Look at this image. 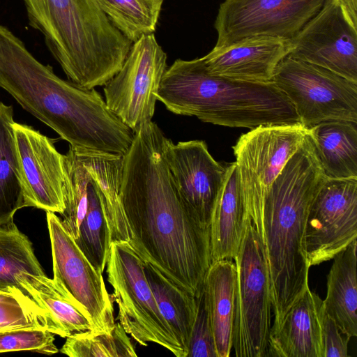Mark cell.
<instances>
[{
	"label": "cell",
	"mask_w": 357,
	"mask_h": 357,
	"mask_svg": "<svg viewBox=\"0 0 357 357\" xmlns=\"http://www.w3.org/2000/svg\"><path fill=\"white\" fill-rule=\"evenodd\" d=\"M153 121L135 132L123 155L120 194L130 245L145 263L198 298L211 264L209 227L178 194Z\"/></svg>",
	"instance_id": "cell-1"
},
{
	"label": "cell",
	"mask_w": 357,
	"mask_h": 357,
	"mask_svg": "<svg viewBox=\"0 0 357 357\" xmlns=\"http://www.w3.org/2000/svg\"><path fill=\"white\" fill-rule=\"evenodd\" d=\"M0 88L75 149L123 155L132 144L134 132L94 88L58 77L1 24Z\"/></svg>",
	"instance_id": "cell-2"
},
{
	"label": "cell",
	"mask_w": 357,
	"mask_h": 357,
	"mask_svg": "<svg viewBox=\"0 0 357 357\" xmlns=\"http://www.w3.org/2000/svg\"><path fill=\"white\" fill-rule=\"evenodd\" d=\"M326 177L307 131L265 197L261 238L274 313L271 331L278 328L289 308L309 287L307 221Z\"/></svg>",
	"instance_id": "cell-3"
},
{
	"label": "cell",
	"mask_w": 357,
	"mask_h": 357,
	"mask_svg": "<svg viewBox=\"0 0 357 357\" xmlns=\"http://www.w3.org/2000/svg\"><path fill=\"white\" fill-rule=\"evenodd\" d=\"M171 112L214 125L254 129L300 123L294 107L273 81L251 82L210 74L202 58L176 59L156 94Z\"/></svg>",
	"instance_id": "cell-4"
},
{
	"label": "cell",
	"mask_w": 357,
	"mask_h": 357,
	"mask_svg": "<svg viewBox=\"0 0 357 357\" xmlns=\"http://www.w3.org/2000/svg\"><path fill=\"white\" fill-rule=\"evenodd\" d=\"M29 24L68 80L86 89L104 86L121 69L132 43L96 0H23Z\"/></svg>",
	"instance_id": "cell-5"
},
{
	"label": "cell",
	"mask_w": 357,
	"mask_h": 357,
	"mask_svg": "<svg viewBox=\"0 0 357 357\" xmlns=\"http://www.w3.org/2000/svg\"><path fill=\"white\" fill-rule=\"evenodd\" d=\"M106 266L118 307L116 320L126 333L142 346L155 343L176 357H187L158 308L145 275L144 262L128 241L111 242Z\"/></svg>",
	"instance_id": "cell-6"
},
{
	"label": "cell",
	"mask_w": 357,
	"mask_h": 357,
	"mask_svg": "<svg viewBox=\"0 0 357 357\" xmlns=\"http://www.w3.org/2000/svg\"><path fill=\"white\" fill-rule=\"evenodd\" d=\"M234 260L232 347L235 356H267L272 309L269 271L264 243L249 218Z\"/></svg>",
	"instance_id": "cell-7"
},
{
	"label": "cell",
	"mask_w": 357,
	"mask_h": 357,
	"mask_svg": "<svg viewBox=\"0 0 357 357\" xmlns=\"http://www.w3.org/2000/svg\"><path fill=\"white\" fill-rule=\"evenodd\" d=\"M307 131L301 123L259 126L232 147L246 213L260 236L265 197Z\"/></svg>",
	"instance_id": "cell-8"
},
{
	"label": "cell",
	"mask_w": 357,
	"mask_h": 357,
	"mask_svg": "<svg viewBox=\"0 0 357 357\" xmlns=\"http://www.w3.org/2000/svg\"><path fill=\"white\" fill-rule=\"evenodd\" d=\"M272 81L307 128L331 120L357 123V82L289 56L278 65Z\"/></svg>",
	"instance_id": "cell-9"
},
{
	"label": "cell",
	"mask_w": 357,
	"mask_h": 357,
	"mask_svg": "<svg viewBox=\"0 0 357 357\" xmlns=\"http://www.w3.org/2000/svg\"><path fill=\"white\" fill-rule=\"evenodd\" d=\"M167 67L155 35H146L132 43L121 69L103 86L107 105L134 132L152 121Z\"/></svg>",
	"instance_id": "cell-10"
},
{
	"label": "cell",
	"mask_w": 357,
	"mask_h": 357,
	"mask_svg": "<svg viewBox=\"0 0 357 357\" xmlns=\"http://www.w3.org/2000/svg\"><path fill=\"white\" fill-rule=\"evenodd\" d=\"M327 0H225L214 26L215 47L255 37L291 40Z\"/></svg>",
	"instance_id": "cell-11"
},
{
	"label": "cell",
	"mask_w": 357,
	"mask_h": 357,
	"mask_svg": "<svg viewBox=\"0 0 357 357\" xmlns=\"http://www.w3.org/2000/svg\"><path fill=\"white\" fill-rule=\"evenodd\" d=\"M357 237V178L326 177L312 204L305 231L310 267L331 260Z\"/></svg>",
	"instance_id": "cell-12"
},
{
	"label": "cell",
	"mask_w": 357,
	"mask_h": 357,
	"mask_svg": "<svg viewBox=\"0 0 357 357\" xmlns=\"http://www.w3.org/2000/svg\"><path fill=\"white\" fill-rule=\"evenodd\" d=\"M52 247L54 278L86 309L93 331L111 333L116 325L113 297L102 273L86 258L55 213L46 211Z\"/></svg>",
	"instance_id": "cell-13"
},
{
	"label": "cell",
	"mask_w": 357,
	"mask_h": 357,
	"mask_svg": "<svg viewBox=\"0 0 357 357\" xmlns=\"http://www.w3.org/2000/svg\"><path fill=\"white\" fill-rule=\"evenodd\" d=\"M291 43L288 56L357 82V22L339 0H327Z\"/></svg>",
	"instance_id": "cell-14"
},
{
	"label": "cell",
	"mask_w": 357,
	"mask_h": 357,
	"mask_svg": "<svg viewBox=\"0 0 357 357\" xmlns=\"http://www.w3.org/2000/svg\"><path fill=\"white\" fill-rule=\"evenodd\" d=\"M26 207L60 215L63 202V154L54 140L24 123L13 125Z\"/></svg>",
	"instance_id": "cell-15"
},
{
	"label": "cell",
	"mask_w": 357,
	"mask_h": 357,
	"mask_svg": "<svg viewBox=\"0 0 357 357\" xmlns=\"http://www.w3.org/2000/svg\"><path fill=\"white\" fill-rule=\"evenodd\" d=\"M164 155L182 199L209 227L215 201L225 181L226 167L213 158L203 140L174 144L165 137Z\"/></svg>",
	"instance_id": "cell-16"
},
{
	"label": "cell",
	"mask_w": 357,
	"mask_h": 357,
	"mask_svg": "<svg viewBox=\"0 0 357 357\" xmlns=\"http://www.w3.org/2000/svg\"><path fill=\"white\" fill-rule=\"evenodd\" d=\"M291 40L276 37H255L215 47L202 57L212 75L251 82L272 81L275 68L289 55Z\"/></svg>",
	"instance_id": "cell-17"
},
{
	"label": "cell",
	"mask_w": 357,
	"mask_h": 357,
	"mask_svg": "<svg viewBox=\"0 0 357 357\" xmlns=\"http://www.w3.org/2000/svg\"><path fill=\"white\" fill-rule=\"evenodd\" d=\"M323 300L307 287L270 332L267 356L323 357Z\"/></svg>",
	"instance_id": "cell-18"
},
{
	"label": "cell",
	"mask_w": 357,
	"mask_h": 357,
	"mask_svg": "<svg viewBox=\"0 0 357 357\" xmlns=\"http://www.w3.org/2000/svg\"><path fill=\"white\" fill-rule=\"evenodd\" d=\"M248 218L241 195L236 165L226 166L222 187L215 201L209 224L211 263L234 259Z\"/></svg>",
	"instance_id": "cell-19"
},
{
	"label": "cell",
	"mask_w": 357,
	"mask_h": 357,
	"mask_svg": "<svg viewBox=\"0 0 357 357\" xmlns=\"http://www.w3.org/2000/svg\"><path fill=\"white\" fill-rule=\"evenodd\" d=\"M22 289L47 312L54 328V334L62 337L94 331L91 317L86 309L56 279L45 273H24L18 276Z\"/></svg>",
	"instance_id": "cell-20"
},
{
	"label": "cell",
	"mask_w": 357,
	"mask_h": 357,
	"mask_svg": "<svg viewBox=\"0 0 357 357\" xmlns=\"http://www.w3.org/2000/svg\"><path fill=\"white\" fill-rule=\"evenodd\" d=\"M236 269L231 259L211 264L202 293L218 357H228L232 349Z\"/></svg>",
	"instance_id": "cell-21"
},
{
	"label": "cell",
	"mask_w": 357,
	"mask_h": 357,
	"mask_svg": "<svg viewBox=\"0 0 357 357\" xmlns=\"http://www.w3.org/2000/svg\"><path fill=\"white\" fill-rule=\"evenodd\" d=\"M308 135L327 178H357V123L326 121L308 128Z\"/></svg>",
	"instance_id": "cell-22"
},
{
	"label": "cell",
	"mask_w": 357,
	"mask_h": 357,
	"mask_svg": "<svg viewBox=\"0 0 357 357\" xmlns=\"http://www.w3.org/2000/svg\"><path fill=\"white\" fill-rule=\"evenodd\" d=\"M356 248V240L333 259L323 301L326 314L350 337L357 336Z\"/></svg>",
	"instance_id": "cell-23"
},
{
	"label": "cell",
	"mask_w": 357,
	"mask_h": 357,
	"mask_svg": "<svg viewBox=\"0 0 357 357\" xmlns=\"http://www.w3.org/2000/svg\"><path fill=\"white\" fill-rule=\"evenodd\" d=\"M98 189L109 243L129 241L130 232L121 194L123 155L84 151Z\"/></svg>",
	"instance_id": "cell-24"
},
{
	"label": "cell",
	"mask_w": 357,
	"mask_h": 357,
	"mask_svg": "<svg viewBox=\"0 0 357 357\" xmlns=\"http://www.w3.org/2000/svg\"><path fill=\"white\" fill-rule=\"evenodd\" d=\"M13 109L0 101V228L13 222L17 211L26 207L16 153Z\"/></svg>",
	"instance_id": "cell-25"
},
{
	"label": "cell",
	"mask_w": 357,
	"mask_h": 357,
	"mask_svg": "<svg viewBox=\"0 0 357 357\" xmlns=\"http://www.w3.org/2000/svg\"><path fill=\"white\" fill-rule=\"evenodd\" d=\"M144 272L162 315L188 355L197 316V298L182 290L145 263Z\"/></svg>",
	"instance_id": "cell-26"
},
{
	"label": "cell",
	"mask_w": 357,
	"mask_h": 357,
	"mask_svg": "<svg viewBox=\"0 0 357 357\" xmlns=\"http://www.w3.org/2000/svg\"><path fill=\"white\" fill-rule=\"evenodd\" d=\"M24 273L45 274L31 242L13 222L0 228V291L17 287L26 292L17 281Z\"/></svg>",
	"instance_id": "cell-27"
},
{
	"label": "cell",
	"mask_w": 357,
	"mask_h": 357,
	"mask_svg": "<svg viewBox=\"0 0 357 357\" xmlns=\"http://www.w3.org/2000/svg\"><path fill=\"white\" fill-rule=\"evenodd\" d=\"M164 0H96L111 22L132 43L154 33Z\"/></svg>",
	"instance_id": "cell-28"
},
{
	"label": "cell",
	"mask_w": 357,
	"mask_h": 357,
	"mask_svg": "<svg viewBox=\"0 0 357 357\" xmlns=\"http://www.w3.org/2000/svg\"><path fill=\"white\" fill-rule=\"evenodd\" d=\"M60 351L70 357H132L135 347L119 322L111 333L86 331L66 337Z\"/></svg>",
	"instance_id": "cell-29"
},
{
	"label": "cell",
	"mask_w": 357,
	"mask_h": 357,
	"mask_svg": "<svg viewBox=\"0 0 357 357\" xmlns=\"http://www.w3.org/2000/svg\"><path fill=\"white\" fill-rule=\"evenodd\" d=\"M75 242L91 264L103 273L107 264L110 243L105 215L93 177L89 192L88 210L80 225L79 236Z\"/></svg>",
	"instance_id": "cell-30"
},
{
	"label": "cell",
	"mask_w": 357,
	"mask_h": 357,
	"mask_svg": "<svg viewBox=\"0 0 357 357\" xmlns=\"http://www.w3.org/2000/svg\"><path fill=\"white\" fill-rule=\"evenodd\" d=\"M24 328L46 329L54 333L47 311L26 292L17 287L0 291V332Z\"/></svg>",
	"instance_id": "cell-31"
},
{
	"label": "cell",
	"mask_w": 357,
	"mask_h": 357,
	"mask_svg": "<svg viewBox=\"0 0 357 357\" xmlns=\"http://www.w3.org/2000/svg\"><path fill=\"white\" fill-rule=\"evenodd\" d=\"M54 334L46 329L24 328L0 332V353L31 351L47 355L58 352Z\"/></svg>",
	"instance_id": "cell-32"
},
{
	"label": "cell",
	"mask_w": 357,
	"mask_h": 357,
	"mask_svg": "<svg viewBox=\"0 0 357 357\" xmlns=\"http://www.w3.org/2000/svg\"><path fill=\"white\" fill-rule=\"evenodd\" d=\"M187 357H218L203 293L197 298V312Z\"/></svg>",
	"instance_id": "cell-33"
},
{
	"label": "cell",
	"mask_w": 357,
	"mask_h": 357,
	"mask_svg": "<svg viewBox=\"0 0 357 357\" xmlns=\"http://www.w3.org/2000/svg\"><path fill=\"white\" fill-rule=\"evenodd\" d=\"M323 357H348L350 337L340 332L335 322L327 314L323 323Z\"/></svg>",
	"instance_id": "cell-34"
},
{
	"label": "cell",
	"mask_w": 357,
	"mask_h": 357,
	"mask_svg": "<svg viewBox=\"0 0 357 357\" xmlns=\"http://www.w3.org/2000/svg\"><path fill=\"white\" fill-rule=\"evenodd\" d=\"M339 1L348 15L357 22V0H339Z\"/></svg>",
	"instance_id": "cell-35"
}]
</instances>
